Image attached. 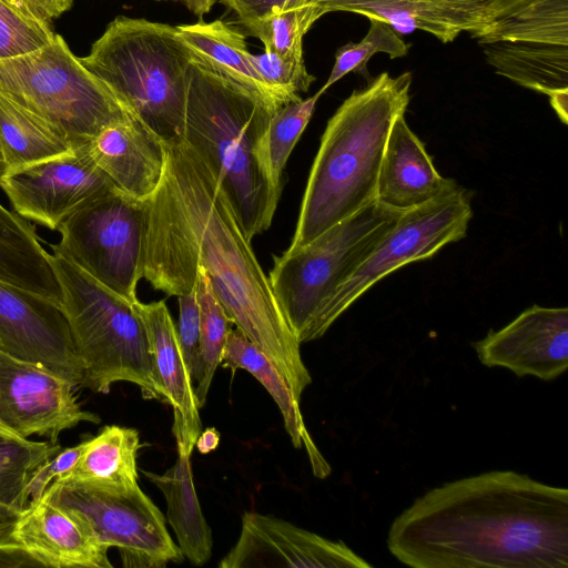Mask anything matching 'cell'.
<instances>
[{
	"label": "cell",
	"mask_w": 568,
	"mask_h": 568,
	"mask_svg": "<svg viewBox=\"0 0 568 568\" xmlns=\"http://www.w3.org/2000/svg\"><path fill=\"white\" fill-rule=\"evenodd\" d=\"M321 95L282 105L271 118L262 145L263 163L273 187L281 193L282 172L296 142L308 124Z\"/></svg>",
	"instance_id": "obj_32"
},
{
	"label": "cell",
	"mask_w": 568,
	"mask_h": 568,
	"mask_svg": "<svg viewBox=\"0 0 568 568\" xmlns=\"http://www.w3.org/2000/svg\"><path fill=\"white\" fill-rule=\"evenodd\" d=\"M387 547L414 568H567L568 490L514 470L453 480L393 520Z\"/></svg>",
	"instance_id": "obj_2"
},
{
	"label": "cell",
	"mask_w": 568,
	"mask_h": 568,
	"mask_svg": "<svg viewBox=\"0 0 568 568\" xmlns=\"http://www.w3.org/2000/svg\"><path fill=\"white\" fill-rule=\"evenodd\" d=\"M326 14L315 4L273 10L265 16L252 19L241 24L246 31L260 39L264 51L281 57H303V37L311 27Z\"/></svg>",
	"instance_id": "obj_33"
},
{
	"label": "cell",
	"mask_w": 568,
	"mask_h": 568,
	"mask_svg": "<svg viewBox=\"0 0 568 568\" xmlns=\"http://www.w3.org/2000/svg\"><path fill=\"white\" fill-rule=\"evenodd\" d=\"M220 568H371L343 541L329 540L274 516L247 511Z\"/></svg>",
	"instance_id": "obj_15"
},
{
	"label": "cell",
	"mask_w": 568,
	"mask_h": 568,
	"mask_svg": "<svg viewBox=\"0 0 568 568\" xmlns=\"http://www.w3.org/2000/svg\"><path fill=\"white\" fill-rule=\"evenodd\" d=\"M55 33L48 20L0 0V60L27 54L48 44Z\"/></svg>",
	"instance_id": "obj_35"
},
{
	"label": "cell",
	"mask_w": 568,
	"mask_h": 568,
	"mask_svg": "<svg viewBox=\"0 0 568 568\" xmlns=\"http://www.w3.org/2000/svg\"><path fill=\"white\" fill-rule=\"evenodd\" d=\"M495 72L547 94L568 89V45L528 42L480 44Z\"/></svg>",
	"instance_id": "obj_28"
},
{
	"label": "cell",
	"mask_w": 568,
	"mask_h": 568,
	"mask_svg": "<svg viewBox=\"0 0 568 568\" xmlns=\"http://www.w3.org/2000/svg\"><path fill=\"white\" fill-rule=\"evenodd\" d=\"M369 21L368 32L359 42H348L336 51L335 63L327 81L317 92L320 95L349 72L367 75V63L376 53H385L392 59L407 54L409 45L387 22L376 18Z\"/></svg>",
	"instance_id": "obj_34"
},
{
	"label": "cell",
	"mask_w": 568,
	"mask_h": 568,
	"mask_svg": "<svg viewBox=\"0 0 568 568\" xmlns=\"http://www.w3.org/2000/svg\"><path fill=\"white\" fill-rule=\"evenodd\" d=\"M16 538L41 566L112 568L109 546L81 517L44 499L21 513Z\"/></svg>",
	"instance_id": "obj_17"
},
{
	"label": "cell",
	"mask_w": 568,
	"mask_h": 568,
	"mask_svg": "<svg viewBox=\"0 0 568 568\" xmlns=\"http://www.w3.org/2000/svg\"><path fill=\"white\" fill-rule=\"evenodd\" d=\"M60 130L0 93V151L3 171L19 169L74 150Z\"/></svg>",
	"instance_id": "obj_29"
},
{
	"label": "cell",
	"mask_w": 568,
	"mask_h": 568,
	"mask_svg": "<svg viewBox=\"0 0 568 568\" xmlns=\"http://www.w3.org/2000/svg\"><path fill=\"white\" fill-rule=\"evenodd\" d=\"M132 305L146 331L165 404L173 407L172 432L178 450L192 454L202 423L194 381L185 364L175 324L164 301L145 304L138 300Z\"/></svg>",
	"instance_id": "obj_19"
},
{
	"label": "cell",
	"mask_w": 568,
	"mask_h": 568,
	"mask_svg": "<svg viewBox=\"0 0 568 568\" xmlns=\"http://www.w3.org/2000/svg\"><path fill=\"white\" fill-rule=\"evenodd\" d=\"M51 263L62 290V310L84 368L83 387L108 394L132 383L148 399L165 403L144 325L128 302L53 251Z\"/></svg>",
	"instance_id": "obj_6"
},
{
	"label": "cell",
	"mask_w": 568,
	"mask_h": 568,
	"mask_svg": "<svg viewBox=\"0 0 568 568\" xmlns=\"http://www.w3.org/2000/svg\"><path fill=\"white\" fill-rule=\"evenodd\" d=\"M140 447L136 429L108 425L85 440L77 463L57 479L111 491L130 490L139 485L136 457Z\"/></svg>",
	"instance_id": "obj_26"
},
{
	"label": "cell",
	"mask_w": 568,
	"mask_h": 568,
	"mask_svg": "<svg viewBox=\"0 0 568 568\" xmlns=\"http://www.w3.org/2000/svg\"><path fill=\"white\" fill-rule=\"evenodd\" d=\"M0 351L83 387L84 368L62 307L1 280Z\"/></svg>",
	"instance_id": "obj_13"
},
{
	"label": "cell",
	"mask_w": 568,
	"mask_h": 568,
	"mask_svg": "<svg viewBox=\"0 0 568 568\" xmlns=\"http://www.w3.org/2000/svg\"><path fill=\"white\" fill-rule=\"evenodd\" d=\"M410 72L373 79L354 91L328 120L286 253L376 200L378 171L390 128L409 103Z\"/></svg>",
	"instance_id": "obj_3"
},
{
	"label": "cell",
	"mask_w": 568,
	"mask_h": 568,
	"mask_svg": "<svg viewBox=\"0 0 568 568\" xmlns=\"http://www.w3.org/2000/svg\"><path fill=\"white\" fill-rule=\"evenodd\" d=\"M84 447L85 440L73 447L62 448L36 469L27 486L29 505L41 500L49 485L54 479L65 475L73 467Z\"/></svg>",
	"instance_id": "obj_38"
},
{
	"label": "cell",
	"mask_w": 568,
	"mask_h": 568,
	"mask_svg": "<svg viewBox=\"0 0 568 568\" xmlns=\"http://www.w3.org/2000/svg\"><path fill=\"white\" fill-rule=\"evenodd\" d=\"M473 216L469 193L455 184L437 197L404 211L373 252L324 302L304 343L322 337L364 293L403 265L428 258L462 240Z\"/></svg>",
	"instance_id": "obj_9"
},
{
	"label": "cell",
	"mask_w": 568,
	"mask_h": 568,
	"mask_svg": "<svg viewBox=\"0 0 568 568\" xmlns=\"http://www.w3.org/2000/svg\"><path fill=\"white\" fill-rule=\"evenodd\" d=\"M9 3L18 8L19 10L39 17L27 0H7ZM40 18V17H39Z\"/></svg>",
	"instance_id": "obj_45"
},
{
	"label": "cell",
	"mask_w": 568,
	"mask_h": 568,
	"mask_svg": "<svg viewBox=\"0 0 568 568\" xmlns=\"http://www.w3.org/2000/svg\"><path fill=\"white\" fill-rule=\"evenodd\" d=\"M251 61L258 75L284 104L301 99L315 77L306 70L303 57L287 58L264 51L251 54Z\"/></svg>",
	"instance_id": "obj_36"
},
{
	"label": "cell",
	"mask_w": 568,
	"mask_h": 568,
	"mask_svg": "<svg viewBox=\"0 0 568 568\" xmlns=\"http://www.w3.org/2000/svg\"><path fill=\"white\" fill-rule=\"evenodd\" d=\"M196 61L278 110L284 103L258 75L251 61L245 36L223 20L175 26Z\"/></svg>",
	"instance_id": "obj_22"
},
{
	"label": "cell",
	"mask_w": 568,
	"mask_h": 568,
	"mask_svg": "<svg viewBox=\"0 0 568 568\" xmlns=\"http://www.w3.org/2000/svg\"><path fill=\"white\" fill-rule=\"evenodd\" d=\"M473 347L487 367L552 381L568 368V308L532 305Z\"/></svg>",
	"instance_id": "obj_16"
},
{
	"label": "cell",
	"mask_w": 568,
	"mask_h": 568,
	"mask_svg": "<svg viewBox=\"0 0 568 568\" xmlns=\"http://www.w3.org/2000/svg\"><path fill=\"white\" fill-rule=\"evenodd\" d=\"M42 499L84 519L102 542L118 548L125 568H162L184 559L164 515L139 485L111 491L55 479Z\"/></svg>",
	"instance_id": "obj_11"
},
{
	"label": "cell",
	"mask_w": 568,
	"mask_h": 568,
	"mask_svg": "<svg viewBox=\"0 0 568 568\" xmlns=\"http://www.w3.org/2000/svg\"><path fill=\"white\" fill-rule=\"evenodd\" d=\"M2 171H3V160H2V154L0 151V174L2 173Z\"/></svg>",
	"instance_id": "obj_46"
},
{
	"label": "cell",
	"mask_w": 568,
	"mask_h": 568,
	"mask_svg": "<svg viewBox=\"0 0 568 568\" xmlns=\"http://www.w3.org/2000/svg\"><path fill=\"white\" fill-rule=\"evenodd\" d=\"M221 364L232 371H246L264 386L282 413L293 446L301 448L304 445L315 476L326 477L331 467L306 429L300 402L277 367L237 328L229 334Z\"/></svg>",
	"instance_id": "obj_25"
},
{
	"label": "cell",
	"mask_w": 568,
	"mask_h": 568,
	"mask_svg": "<svg viewBox=\"0 0 568 568\" xmlns=\"http://www.w3.org/2000/svg\"><path fill=\"white\" fill-rule=\"evenodd\" d=\"M79 59L164 143L182 140L193 58L175 26L119 16Z\"/></svg>",
	"instance_id": "obj_5"
},
{
	"label": "cell",
	"mask_w": 568,
	"mask_h": 568,
	"mask_svg": "<svg viewBox=\"0 0 568 568\" xmlns=\"http://www.w3.org/2000/svg\"><path fill=\"white\" fill-rule=\"evenodd\" d=\"M456 184L443 178L404 114L394 121L382 158L376 201L399 211L419 206Z\"/></svg>",
	"instance_id": "obj_20"
},
{
	"label": "cell",
	"mask_w": 568,
	"mask_h": 568,
	"mask_svg": "<svg viewBox=\"0 0 568 568\" xmlns=\"http://www.w3.org/2000/svg\"><path fill=\"white\" fill-rule=\"evenodd\" d=\"M33 11L42 19L48 21L57 19L67 12L73 3V0H27Z\"/></svg>",
	"instance_id": "obj_41"
},
{
	"label": "cell",
	"mask_w": 568,
	"mask_h": 568,
	"mask_svg": "<svg viewBox=\"0 0 568 568\" xmlns=\"http://www.w3.org/2000/svg\"><path fill=\"white\" fill-rule=\"evenodd\" d=\"M197 17L209 13L216 0H179Z\"/></svg>",
	"instance_id": "obj_44"
},
{
	"label": "cell",
	"mask_w": 568,
	"mask_h": 568,
	"mask_svg": "<svg viewBox=\"0 0 568 568\" xmlns=\"http://www.w3.org/2000/svg\"><path fill=\"white\" fill-rule=\"evenodd\" d=\"M148 199L113 189L87 202L58 227L55 251L130 303L142 278Z\"/></svg>",
	"instance_id": "obj_10"
},
{
	"label": "cell",
	"mask_w": 568,
	"mask_h": 568,
	"mask_svg": "<svg viewBox=\"0 0 568 568\" xmlns=\"http://www.w3.org/2000/svg\"><path fill=\"white\" fill-rule=\"evenodd\" d=\"M276 111L193 61L182 140L215 175L248 241L271 226L281 196L262 158L263 140Z\"/></svg>",
	"instance_id": "obj_4"
},
{
	"label": "cell",
	"mask_w": 568,
	"mask_h": 568,
	"mask_svg": "<svg viewBox=\"0 0 568 568\" xmlns=\"http://www.w3.org/2000/svg\"><path fill=\"white\" fill-rule=\"evenodd\" d=\"M196 300L200 316L197 369L194 382L195 396L202 408L207 398L214 373L222 363L224 348L233 324L216 298L205 273L196 271Z\"/></svg>",
	"instance_id": "obj_30"
},
{
	"label": "cell",
	"mask_w": 568,
	"mask_h": 568,
	"mask_svg": "<svg viewBox=\"0 0 568 568\" xmlns=\"http://www.w3.org/2000/svg\"><path fill=\"white\" fill-rule=\"evenodd\" d=\"M77 387L38 365L0 351V427L22 438L60 433L82 422L100 423L99 415L83 410Z\"/></svg>",
	"instance_id": "obj_14"
},
{
	"label": "cell",
	"mask_w": 568,
	"mask_h": 568,
	"mask_svg": "<svg viewBox=\"0 0 568 568\" xmlns=\"http://www.w3.org/2000/svg\"><path fill=\"white\" fill-rule=\"evenodd\" d=\"M470 36L479 45L499 41L568 45V0H489Z\"/></svg>",
	"instance_id": "obj_23"
},
{
	"label": "cell",
	"mask_w": 568,
	"mask_h": 568,
	"mask_svg": "<svg viewBox=\"0 0 568 568\" xmlns=\"http://www.w3.org/2000/svg\"><path fill=\"white\" fill-rule=\"evenodd\" d=\"M87 148L115 187L134 199H149L161 183L165 143L131 112L100 131Z\"/></svg>",
	"instance_id": "obj_18"
},
{
	"label": "cell",
	"mask_w": 568,
	"mask_h": 568,
	"mask_svg": "<svg viewBox=\"0 0 568 568\" xmlns=\"http://www.w3.org/2000/svg\"><path fill=\"white\" fill-rule=\"evenodd\" d=\"M21 513L0 504V548L21 546L14 535Z\"/></svg>",
	"instance_id": "obj_40"
},
{
	"label": "cell",
	"mask_w": 568,
	"mask_h": 568,
	"mask_svg": "<svg viewBox=\"0 0 568 568\" xmlns=\"http://www.w3.org/2000/svg\"><path fill=\"white\" fill-rule=\"evenodd\" d=\"M489 0H329L327 13L347 11L387 22L398 34L423 30L443 43L480 24Z\"/></svg>",
	"instance_id": "obj_21"
},
{
	"label": "cell",
	"mask_w": 568,
	"mask_h": 568,
	"mask_svg": "<svg viewBox=\"0 0 568 568\" xmlns=\"http://www.w3.org/2000/svg\"><path fill=\"white\" fill-rule=\"evenodd\" d=\"M61 449L57 442H32L0 427V504L26 510L27 486L36 469Z\"/></svg>",
	"instance_id": "obj_31"
},
{
	"label": "cell",
	"mask_w": 568,
	"mask_h": 568,
	"mask_svg": "<svg viewBox=\"0 0 568 568\" xmlns=\"http://www.w3.org/2000/svg\"><path fill=\"white\" fill-rule=\"evenodd\" d=\"M549 101L561 122L566 124L568 120V89L550 94Z\"/></svg>",
	"instance_id": "obj_43"
},
{
	"label": "cell",
	"mask_w": 568,
	"mask_h": 568,
	"mask_svg": "<svg viewBox=\"0 0 568 568\" xmlns=\"http://www.w3.org/2000/svg\"><path fill=\"white\" fill-rule=\"evenodd\" d=\"M0 93L63 132L75 148L130 114L57 33L38 50L0 60Z\"/></svg>",
	"instance_id": "obj_7"
},
{
	"label": "cell",
	"mask_w": 568,
	"mask_h": 568,
	"mask_svg": "<svg viewBox=\"0 0 568 568\" xmlns=\"http://www.w3.org/2000/svg\"><path fill=\"white\" fill-rule=\"evenodd\" d=\"M220 443V433L215 428H207L201 432L195 446L201 454H209L216 449Z\"/></svg>",
	"instance_id": "obj_42"
},
{
	"label": "cell",
	"mask_w": 568,
	"mask_h": 568,
	"mask_svg": "<svg viewBox=\"0 0 568 568\" xmlns=\"http://www.w3.org/2000/svg\"><path fill=\"white\" fill-rule=\"evenodd\" d=\"M0 280L53 301L62 290L49 254L29 220L0 203Z\"/></svg>",
	"instance_id": "obj_24"
},
{
	"label": "cell",
	"mask_w": 568,
	"mask_h": 568,
	"mask_svg": "<svg viewBox=\"0 0 568 568\" xmlns=\"http://www.w3.org/2000/svg\"><path fill=\"white\" fill-rule=\"evenodd\" d=\"M179 301V322L176 327L178 341L190 372L195 382L199 343H200V316L196 300V288L190 293L178 296Z\"/></svg>",
	"instance_id": "obj_37"
},
{
	"label": "cell",
	"mask_w": 568,
	"mask_h": 568,
	"mask_svg": "<svg viewBox=\"0 0 568 568\" xmlns=\"http://www.w3.org/2000/svg\"><path fill=\"white\" fill-rule=\"evenodd\" d=\"M222 4L232 10L239 22L261 18L273 10L296 8L315 4L327 13L329 0H220Z\"/></svg>",
	"instance_id": "obj_39"
},
{
	"label": "cell",
	"mask_w": 568,
	"mask_h": 568,
	"mask_svg": "<svg viewBox=\"0 0 568 568\" xmlns=\"http://www.w3.org/2000/svg\"><path fill=\"white\" fill-rule=\"evenodd\" d=\"M403 212L375 200L308 244L274 256L268 281L300 344L324 302L373 252Z\"/></svg>",
	"instance_id": "obj_8"
},
{
	"label": "cell",
	"mask_w": 568,
	"mask_h": 568,
	"mask_svg": "<svg viewBox=\"0 0 568 568\" xmlns=\"http://www.w3.org/2000/svg\"><path fill=\"white\" fill-rule=\"evenodd\" d=\"M191 455L178 450L175 464L165 473L142 470V474L164 495L166 518L183 556L201 566L211 558L213 541L195 491Z\"/></svg>",
	"instance_id": "obj_27"
},
{
	"label": "cell",
	"mask_w": 568,
	"mask_h": 568,
	"mask_svg": "<svg viewBox=\"0 0 568 568\" xmlns=\"http://www.w3.org/2000/svg\"><path fill=\"white\" fill-rule=\"evenodd\" d=\"M0 187L13 212L53 231L83 204L116 189L95 164L87 144L2 172Z\"/></svg>",
	"instance_id": "obj_12"
},
{
	"label": "cell",
	"mask_w": 568,
	"mask_h": 568,
	"mask_svg": "<svg viewBox=\"0 0 568 568\" xmlns=\"http://www.w3.org/2000/svg\"><path fill=\"white\" fill-rule=\"evenodd\" d=\"M166 164L148 199L142 277L184 295L207 276L229 318L281 372L294 397L311 384L296 339L215 175L183 140L165 143Z\"/></svg>",
	"instance_id": "obj_1"
}]
</instances>
